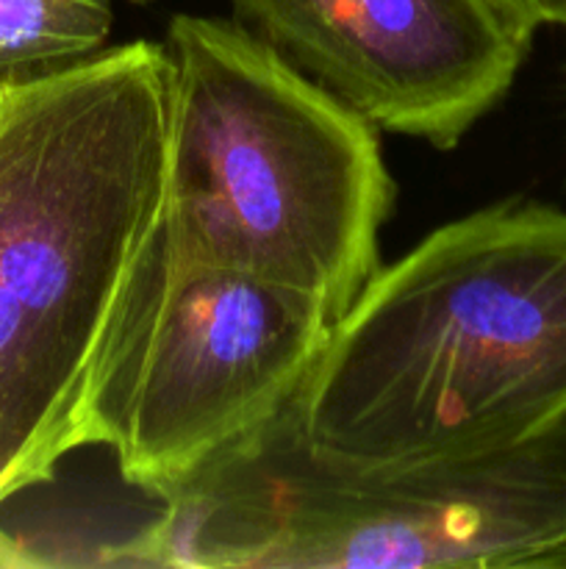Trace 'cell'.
I'll list each match as a JSON object with an SVG mask.
<instances>
[{"label": "cell", "mask_w": 566, "mask_h": 569, "mask_svg": "<svg viewBox=\"0 0 566 569\" xmlns=\"http://www.w3.org/2000/svg\"><path fill=\"white\" fill-rule=\"evenodd\" d=\"M166 44L0 81V506L89 448V403L161 239Z\"/></svg>", "instance_id": "cell-1"}, {"label": "cell", "mask_w": 566, "mask_h": 569, "mask_svg": "<svg viewBox=\"0 0 566 569\" xmlns=\"http://www.w3.org/2000/svg\"><path fill=\"white\" fill-rule=\"evenodd\" d=\"M353 470L514 448L566 417V209L511 200L381 267L289 403Z\"/></svg>", "instance_id": "cell-2"}, {"label": "cell", "mask_w": 566, "mask_h": 569, "mask_svg": "<svg viewBox=\"0 0 566 569\" xmlns=\"http://www.w3.org/2000/svg\"><path fill=\"white\" fill-rule=\"evenodd\" d=\"M161 250L314 300L333 322L381 270L394 178L377 128L222 17L166 28Z\"/></svg>", "instance_id": "cell-3"}, {"label": "cell", "mask_w": 566, "mask_h": 569, "mask_svg": "<svg viewBox=\"0 0 566 569\" xmlns=\"http://www.w3.org/2000/svg\"><path fill=\"white\" fill-rule=\"evenodd\" d=\"M159 503L105 565L536 569L566 545V417L497 453L353 470L316 459L286 406Z\"/></svg>", "instance_id": "cell-4"}, {"label": "cell", "mask_w": 566, "mask_h": 569, "mask_svg": "<svg viewBox=\"0 0 566 569\" xmlns=\"http://www.w3.org/2000/svg\"><path fill=\"white\" fill-rule=\"evenodd\" d=\"M333 320L305 295L166 259L161 239L125 306L89 403V445L161 500L281 415Z\"/></svg>", "instance_id": "cell-5"}, {"label": "cell", "mask_w": 566, "mask_h": 569, "mask_svg": "<svg viewBox=\"0 0 566 569\" xmlns=\"http://www.w3.org/2000/svg\"><path fill=\"white\" fill-rule=\"evenodd\" d=\"M236 20L377 131L453 150L494 109L536 28L497 0H231Z\"/></svg>", "instance_id": "cell-6"}, {"label": "cell", "mask_w": 566, "mask_h": 569, "mask_svg": "<svg viewBox=\"0 0 566 569\" xmlns=\"http://www.w3.org/2000/svg\"><path fill=\"white\" fill-rule=\"evenodd\" d=\"M111 22L114 0H0V81L98 53Z\"/></svg>", "instance_id": "cell-7"}, {"label": "cell", "mask_w": 566, "mask_h": 569, "mask_svg": "<svg viewBox=\"0 0 566 569\" xmlns=\"http://www.w3.org/2000/svg\"><path fill=\"white\" fill-rule=\"evenodd\" d=\"M497 3L530 28L566 26V0H497Z\"/></svg>", "instance_id": "cell-8"}, {"label": "cell", "mask_w": 566, "mask_h": 569, "mask_svg": "<svg viewBox=\"0 0 566 569\" xmlns=\"http://www.w3.org/2000/svg\"><path fill=\"white\" fill-rule=\"evenodd\" d=\"M536 569H566V545L564 548H555L553 553L544 556V559L538 561Z\"/></svg>", "instance_id": "cell-9"}, {"label": "cell", "mask_w": 566, "mask_h": 569, "mask_svg": "<svg viewBox=\"0 0 566 569\" xmlns=\"http://www.w3.org/2000/svg\"><path fill=\"white\" fill-rule=\"evenodd\" d=\"M133 3H144V0H133Z\"/></svg>", "instance_id": "cell-10"}]
</instances>
